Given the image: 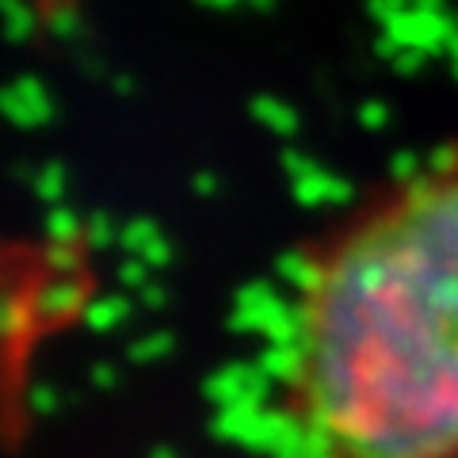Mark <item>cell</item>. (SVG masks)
Here are the masks:
<instances>
[{"label": "cell", "mask_w": 458, "mask_h": 458, "mask_svg": "<svg viewBox=\"0 0 458 458\" xmlns=\"http://www.w3.org/2000/svg\"><path fill=\"white\" fill-rule=\"evenodd\" d=\"M286 417L318 458H458V149L306 256Z\"/></svg>", "instance_id": "cell-1"}]
</instances>
